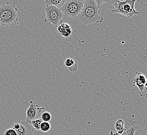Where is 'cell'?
<instances>
[{
	"label": "cell",
	"mask_w": 147,
	"mask_h": 135,
	"mask_svg": "<svg viewBox=\"0 0 147 135\" xmlns=\"http://www.w3.org/2000/svg\"><path fill=\"white\" fill-rule=\"evenodd\" d=\"M0 25L8 27L17 23L18 9L11 3H7L0 6Z\"/></svg>",
	"instance_id": "obj_2"
},
{
	"label": "cell",
	"mask_w": 147,
	"mask_h": 135,
	"mask_svg": "<svg viewBox=\"0 0 147 135\" xmlns=\"http://www.w3.org/2000/svg\"><path fill=\"white\" fill-rule=\"evenodd\" d=\"M145 87H147V82H146V84H145Z\"/></svg>",
	"instance_id": "obj_21"
},
{
	"label": "cell",
	"mask_w": 147,
	"mask_h": 135,
	"mask_svg": "<svg viewBox=\"0 0 147 135\" xmlns=\"http://www.w3.org/2000/svg\"><path fill=\"white\" fill-rule=\"evenodd\" d=\"M43 121L41 118H38L33 121H31L29 124H31L32 126L34 127V130H40V125L42 123Z\"/></svg>",
	"instance_id": "obj_12"
},
{
	"label": "cell",
	"mask_w": 147,
	"mask_h": 135,
	"mask_svg": "<svg viewBox=\"0 0 147 135\" xmlns=\"http://www.w3.org/2000/svg\"><path fill=\"white\" fill-rule=\"evenodd\" d=\"M45 109L44 107L40 108L34 102L30 101V105L26 111V122L29 123L31 121L40 118L41 112Z\"/></svg>",
	"instance_id": "obj_6"
},
{
	"label": "cell",
	"mask_w": 147,
	"mask_h": 135,
	"mask_svg": "<svg viewBox=\"0 0 147 135\" xmlns=\"http://www.w3.org/2000/svg\"><path fill=\"white\" fill-rule=\"evenodd\" d=\"M4 135H17V132L15 130L11 128L6 130Z\"/></svg>",
	"instance_id": "obj_18"
},
{
	"label": "cell",
	"mask_w": 147,
	"mask_h": 135,
	"mask_svg": "<svg viewBox=\"0 0 147 135\" xmlns=\"http://www.w3.org/2000/svg\"><path fill=\"white\" fill-rule=\"evenodd\" d=\"M133 83L136 85L137 87L138 88L140 92H142L145 88V85L141 81L139 80L137 76H136V77L134 79L133 81Z\"/></svg>",
	"instance_id": "obj_13"
},
{
	"label": "cell",
	"mask_w": 147,
	"mask_h": 135,
	"mask_svg": "<svg viewBox=\"0 0 147 135\" xmlns=\"http://www.w3.org/2000/svg\"><path fill=\"white\" fill-rule=\"evenodd\" d=\"M136 0H116L114 3V6L111 11L114 13L123 15L128 18L133 17L135 15L138 14V11H136L135 4Z\"/></svg>",
	"instance_id": "obj_3"
},
{
	"label": "cell",
	"mask_w": 147,
	"mask_h": 135,
	"mask_svg": "<svg viewBox=\"0 0 147 135\" xmlns=\"http://www.w3.org/2000/svg\"><path fill=\"white\" fill-rule=\"evenodd\" d=\"M75 60L72 58H67L65 61V65L66 67L69 68L72 66L75 63Z\"/></svg>",
	"instance_id": "obj_17"
},
{
	"label": "cell",
	"mask_w": 147,
	"mask_h": 135,
	"mask_svg": "<svg viewBox=\"0 0 147 135\" xmlns=\"http://www.w3.org/2000/svg\"><path fill=\"white\" fill-rule=\"evenodd\" d=\"M124 122L121 119H119L115 124V128L119 134H122L124 132Z\"/></svg>",
	"instance_id": "obj_10"
},
{
	"label": "cell",
	"mask_w": 147,
	"mask_h": 135,
	"mask_svg": "<svg viewBox=\"0 0 147 135\" xmlns=\"http://www.w3.org/2000/svg\"><path fill=\"white\" fill-rule=\"evenodd\" d=\"M20 128L15 130L17 135H34V129L31 124L26 122L20 121Z\"/></svg>",
	"instance_id": "obj_7"
},
{
	"label": "cell",
	"mask_w": 147,
	"mask_h": 135,
	"mask_svg": "<svg viewBox=\"0 0 147 135\" xmlns=\"http://www.w3.org/2000/svg\"><path fill=\"white\" fill-rule=\"evenodd\" d=\"M51 118H52V116L51 113L49 112H45L43 113L41 116V118L43 122H49L51 121Z\"/></svg>",
	"instance_id": "obj_15"
},
{
	"label": "cell",
	"mask_w": 147,
	"mask_h": 135,
	"mask_svg": "<svg viewBox=\"0 0 147 135\" xmlns=\"http://www.w3.org/2000/svg\"><path fill=\"white\" fill-rule=\"evenodd\" d=\"M136 122L129 120L130 126L127 130H126V134L127 135H134L136 130L138 129V127L135 125Z\"/></svg>",
	"instance_id": "obj_11"
},
{
	"label": "cell",
	"mask_w": 147,
	"mask_h": 135,
	"mask_svg": "<svg viewBox=\"0 0 147 135\" xmlns=\"http://www.w3.org/2000/svg\"><path fill=\"white\" fill-rule=\"evenodd\" d=\"M84 1L67 0L65 1L63 5L59 8L64 15L70 18L77 17L82 11Z\"/></svg>",
	"instance_id": "obj_4"
},
{
	"label": "cell",
	"mask_w": 147,
	"mask_h": 135,
	"mask_svg": "<svg viewBox=\"0 0 147 135\" xmlns=\"http://www.w3.org/2000/svg\"><path fill=\"white\" fill-rule=\"evenodd\" d=\"M45 11L46 17L44 20L45 23H51L56 27L62 23L64 14L59 8L48 6L45 7Z\"/></svg>",
	"instance_id": "obj_5"
},
{
	"label": "cell",
	"mask_w": 147,
	"mask_h": 135,
	"mask_svg": "<svg viewBox=\"0 0 147 135\" xmlns=\"http://www.w3.org/2000/svg\"><path fill=\"white\" fill-rule=\"evenodd\" d=\"M94 1H95V2L96 3V4L100 7H101L100 6H101V4H102L103 3L108 2V1H96V0H94Z\"/></svg>",
	"instance_id": "obj_20"
},
{
	"label": "cell",
	"mask_w": 147,
	"mask_h": 135,
	"mask_svg": "<svg viewBox=\"0 0 147 135\" xmlns=\"http://www.w3.org/2000/svg\"><path fill=\"white\" fill-rule=\"evenodd\" d=\"M137 76L138 77L139 80L141 81L142 83L144 84L145 85L146 83L147 82V79L146 78V76L144 75V74L141 73V72H137Z\"/></svg>",
	"instance_id": "obj_16"
},
{
	"label": "cell",
	"mask_w": 147,
	"mask_h": 135,
	"mask_svg": "<svg viewBox=\"0 0 147 135\" xmlns=\"http://www.w3.org/2000/svg\"><path fill=\"white\" fill-rule=\"evenodd\" d=\"M51 124L49 122H43L40 125V130L43 132H48L51 129Z\"/></svg>",
	"instance_id": "obj_14"
},
{
	"label": "cell",
	"mask_w": 147,
	"mask_h": 135,
	"mask_svg": "<svg viewBox=\"0 0 147 135\" xmlns=\"http://www.w3.org/2000/svg\"><path fill=\"white\" fill-rule=\"evenodd\" d=\"M57 30L63 37H68L72 32L71 27L70 25L67 23H62L57 27Z\"/></svg>",
	"instance_id": "obj_8"
},
{
	"label": "cell",
	"mask_w": 147,
	"mask_h": 135,
	"mask_svg": "<svg viewBox=\"0 0 147 135\" xmlns=\"http://www.w3.org/2000/svg\"><path fill=\"white\" fill-rule=\"evenodd\" d=\"M69 70L71 72H74L75 71H76L78 69V65L76 63H74V65H73L72 66H71L70 67L68 68Z\"/></svg>",
	"instance_id": "obj_19"
},
{
	"label": "cell",
	"mask_w": 147,
	"mask_h": 135,
	"mask_svg": "<svg viewBox=\"0 0 147 135\" xmlns=\"http://www.w3.org/2000/svg\"><path fill=\"white\" fill-rule=\"evenodd\" d=\"M0 21H1V19H0Z\"/></svg>",
	"instance_id": "obj_22"
},
{
	"label": "cell",
	"mask_w": 147,
	"mask_h": 135,
	"mask_svg": "<svg viewBox=\"0 0 147 135\" xmlns=\"http://www.w3.org/2000/svg\"><path fill=\"white\" fill-rule=\"evenodd\" d=\"M101 7H99L94 0L84 1L82 11L77 16L80 23L83 25L101 23L104 18L100 15Z\"/></svg>",
	"instance_id": "obj_1"
},
{
	"label": "cell",
	"mask_w": 147,
	"mask_h": 135,
	"mask_svg": "<svg viewBox=\"0 0 147 135\" xmlns=\"http://www.w3.org/2000/svg\"><path fill=\"white\" fill-rule=\"evenodd\" d=\"M65 2L63 0H46L45 1L46 7L48 6H54L58 8H60Z\"/></svg>",
	"instance_id": "obj_9"
}]
</instances>
